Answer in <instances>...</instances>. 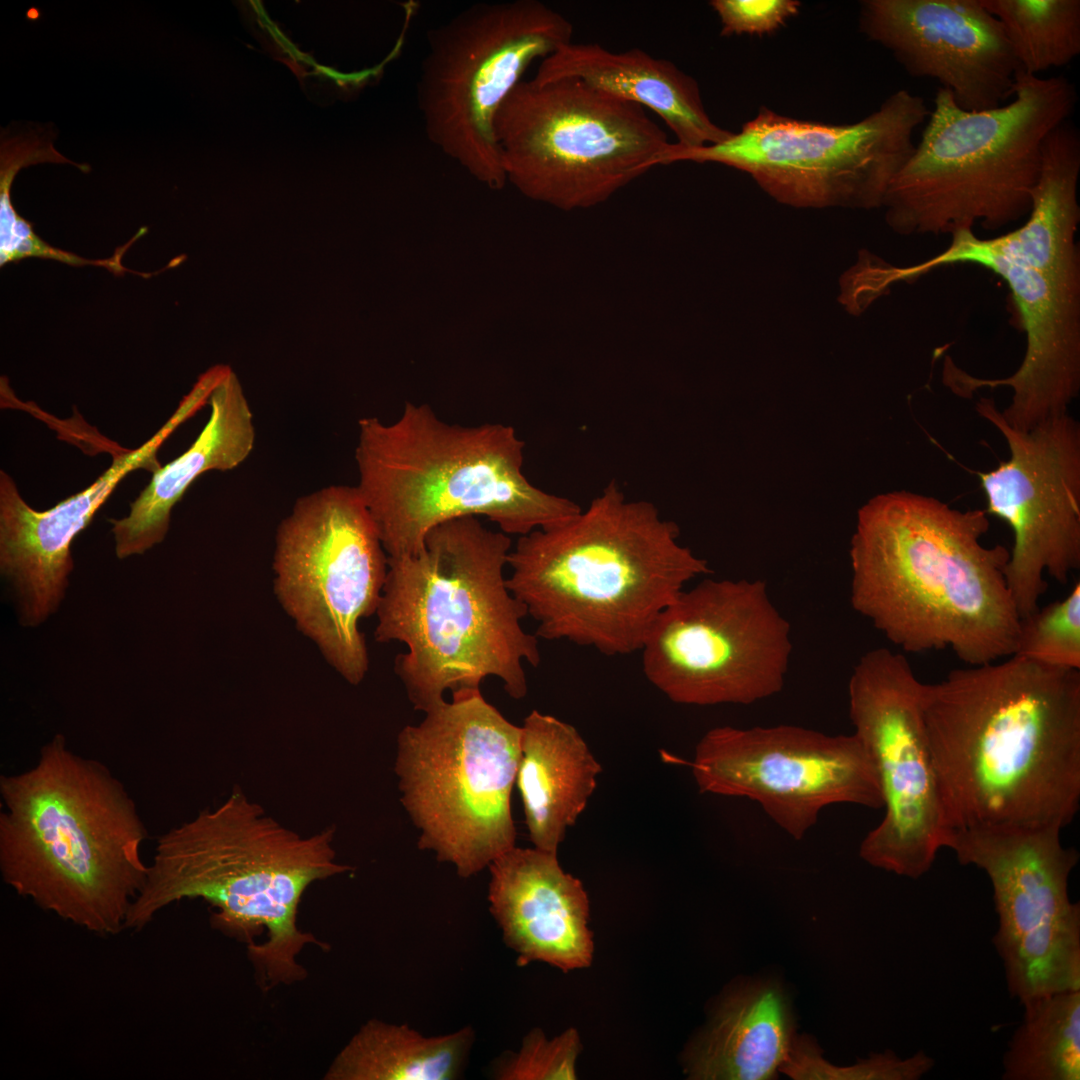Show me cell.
<instances>
[{"mask_svg": "<svg viewBox=\"0 0 1080 1080\" xmlns=\"http://www.w3.org/2000/svg\"><path fill=\"white\" fill-rule=\"evenodd\" d=\"M334 836V827L301 836L235 788L159 836L125 930H142L175 902L202 899L214 908V928L247 943L261 989L302 981L299 954L328 945L298 928L301 898L312 883L352 870L337 862Z\"/></svg>", "mask_w": 1080, "mask_h": 1080, "instance_id": "3", "label": "cell"}, {"mask_svg": "<svg viewBox=\"0 0 1080 1080\" xmlns=\"http://www.w3.org/2000/svg\"><path fill=\"white\" fill-rule=\"evenodd\" d=\"M784 987L771 978H744L724 990L705 1027L685 1054V1072L696 1080H770L795 1039Z\"/></svg>", "mask_w": 1080, "mask_h": 1080, "instance_id": "25", "label": "cell"}, {"mask_svg": "<svg viewBox=\"0 0 1080 1080\" xmlns=\"http://www.w3.org/2000/svg\"><path fill=\"white\" fill-rule=\"evenodd\" d=\"M689 765L701 793L748 798L797 840L827 806L883 807L875 767L854 733L720 726L699 740Z\"/></svg>", "mask_w": 1080, "mask_h": 1080, "instance_id": "17", "label": "cell"}, {"mask_svg": "<svg viewBox=\"0 0 1080 1080\" xmlns=\"http://www.w3.org/2000/svg\"><path fill=\"white\" fill-rule=\"evenodd\" d=\"M572 32L566 17L537 0L477 3L432 29L416 87L429 141L501 189L496 115L528 67L571 42Z\"/></svg>", "mask_w": 1080, "mask_h": 1080, "instance_id": "12", "label": "cell"}, {"mask_svg": "<svg viewBox=\"0 0 1080 1080\" xmlns=\"http://www.w3.org/2000/svg\"><path fill=\"white\" fill-rule=\"evenodd\" d=\"M929 114L925 100L905 89L849 124L799 120L762 106L726 141L698 148L669 143L656 165L692 161L733 167L794 207L879 208L914 151L915 130Z\"/></svg>", "mask_w": 1080, "mask_h": 1080, "instance_id": "11", "label": "cell"}, {"mask_svg": "<svg viewBox=\"0 0 1080 1080\" xmlns=\"http://www.w3.org/2000/svg\"><path fill=\"white\" fill-rule=\"evenodd\" d=\"M511 549L509 535L467 516L431 529L416 554L389 557L374 636L406 646L394 669L415 710L487 677L513 699L526 696L524 665L537 667L541 655L504 574Z\"/></svg>", "mask_w": 1080, "mask_h": 1080, "instance_id": "4", "label": "cell"}, {"mask_svg": "<svg viewBox=\"0 0 1080 1080\" xmlns=\"http://www.w3.org/2000/svg\"><path fill=\"white\" fill-rule=\"evenodd\" d=\"M494 133L506 182L566 211L606 201L670 143L643 107L574 78L522 80Z\"/></svg>", "mask_w": 1080, "mask_h": 1080, "instance_id": "10", "label": "cell"}, {"mask_svg": "<svg viewBox=\"0 0 1080 1080\" xmlns=\"http://www.w3.org/2000/svg\"><path fill=\"white\" fill-rule=\"evenodd\" d=\"M958 253L962 263L981 265L1007 283L1021 317L1026 348L1010 376L979 378L952 366L946 386L963 398L984 387L1010 388L1011 402L1001 414L1020 431L1068 412L1080 391V280L1029 267L1000 251L991 238L976 234L961 241Z\"/></svg>", "mask_w": 1080, "mask_h": 1080, "instance_id": "19", "label": "cell"}, {"mask_svg": "<svg viewBox=\"0 0 1080 1080\" xmlns=\"http://www.w3.org/2000/svg\"><path fill=\"white\" fill-rule=\"evenodd\" d=\"M679 534L653 503L628 500L613 480L572 518L518 537L508 587L538 638L628 655L688 582L711 573Z\"/></svg>", "mask_w": 1080, "mask_h": 1080, "instance_id": "5", "label": "cell"}, {"mask_svg": "<svg viewBox=\"0 0 1080 1080\" xmlns=\"http://www.w3.org/2000/svg\"><path fill=\"white\" fill-rule=\"evenodd\" d=\"M521 726L480 689L452 693L397 736L394 771L418 848L469 878L513 848Z\"/></svg>", "mask_w": 1080, "mask_h": 1080, "instance_id": "9", "label": "cell"}, {"mask_svg": "<svg viewBox=\"0 0 1080 1080\" xmlns=\"http://www.w3.org/2000/svg\"><path fill=\"white\" fill-rule=\"evenodd\" d=\"M1013 655L1042 665L1080 670V583L1061 600L1020 618Z\"/></svg>", "mask_w": 1080, "mask_h": 1080, "instance_id": "32", "label": "cell"}, {"mask_svg": "<svg viewBox=\"0 0 1080 1080\" xmlns=\"http://www.w3.org/2000/svg\"><path fill=\"white\" fill-rule=\"evenodd\" d=\"M601 771L574 726L538 710L525 717L516 784L535 848L557 853L567 829L585 810Z\"/></svg>", "mask_w": 1080, "mask_h": 1080, "instance_id": "26", "label": "cell"}, {"mask_svg": "<svg viewBox=\"0 0 1080 1080\" xmlns=\"http://www.w3.org/2000/svg\"><path fill=\"white\" fill-rule=\"evenodd\" d=\"M562 78L652 110L683 148L718 144L734 134L711 120L693 77L641 49L614 52L597 43L568 42L540 62L533 79Z\"/></svg>", "mask_w": 1080, "mask_h": 1080, "instance_id": "23", "label": "cell"}, {"mask_svg": "<svg viewBox=\"0 0 1080 1080\" xmlns=\"http://www.w3.org/2000/svg\"><path fill=\"white\" fill-rule=\"evenodd\" d=\"M1079 175L1080 135L1067 120L1044 140L1041 173L1032 192L1027 221L992 238L995 246L1029 267L1080 280V253L1076 243L1080 222Z\"/></svg>", "mask_w": 1080, "mask_h": 1080, "instance_id": "27", "label": "cell"}, {"mask_svg": "<svg viewBox=\"0 0 1080 1080\" xmlns=\"http://www.w3.org/2000/svg\"><path fill=\"white\" fill-rule=\"evenodd\" d=\"M860 31L915 78L951 91L967 111L1013 97L1020 69L1000 22L981 0H864Z\"/></svg>", "mask_w": 1080, "mask_h": 1080, "instance_id": "20", "label": "cell"}, {"mask_svg": "<svg viewBox=\"0 0 1080 1080\" xmlns=\"http://www.w3.org/2000/svg\"><path fill=\"white\" fill-rule=\"evenodd\" d=\"M923 722L945 837L1063 829L1080 805V671L1012 655L924 683ZM945 839V838H944Z\"/></svg>", "mask_w": 1080, "mask_h": 1080, "instance_id": "1", "label": "cell"}, {"mask_svg": "<svg viewBox=\"0 0 1080 1080\" xmlns=\"http://www.w3.org/2000/svg\"><path fill=\"white\" fill-rule=\"evenodd\" d=\"M710 6L717 13L723 36L770 34L793 16L801 7L797 0H713Z\"/></svg>", "mask_w": 1080, "mask_h": 1080, "instance_id": "35", "label": "cell"}, {"mask_svg": "<svg viewBox=\"0 0 1080 1080\" xmlns=\"http://www.w3.org/2000/svg\"><path fill=\"white\" fill-rule=\"evenodd\" d=\"M1057 826H997L947 833L962 865L986 873L998 916L992 938L1007 990L1021 1005L1080 990V904L1069 896L1079 854Z\"/></svg>", "mask_w": 1080, "mask_h": 1080, "instance_id": "15", "label": "cell"}, {"mask_svg": "<svg viewBox=\"0 0 1080 1080\" xmlns=\"http://www.w3.org/2000/svg\"><path fill=\"white\" fill-rule=\"evenodd\" d=\"M1077 102L1064 76L1019 69L1013 97L993 109L967 111L939 87L921 138L892 179L882 207L902 235L998 230L1029 214L1047 135Z\"/></svg>", "mask_w": 1080, "mask_h": 1080, "instance_id": "8", "label": "cell"}, {"mask_svg": "<svg viewBox=\"0 0 1080 1080\" xmlns=\"http://www.w3.org/2000/svg\"><path fill=\"white\" fill-rule=\"evenodd\" d=\"M388 559L356 486L331 485L298 498L277 528V600L352 685L369 669L359 624L377 612Z\"/></svg>", "mask_w": 1080, "mask_h": 1080, "instance_id": "13", "label": "cell"}, {"mask_svg": "<svg viewBox=\"0 0 1080 1080\" xmlns=\"http://www.w3.org/2000/svg\"><path fill=\"white\" fill-rule=\"evenodd\" d=\"M489 869V909L519 966L540 961L568 972L591 964L589 899L557 853L514 846Z\"/></svg>", "mask_w": 1080, "mask_h": 1080, "instance_id": "22", "label": "cell"}, {"mask_svg": "<svg viewBox=\"0 0 1080 1080\" xmlns=\"http://www.w3.org/2000/svg\"><path fill=\"white\" fill-rule=\"evenodd\" d=\"M471 1027L425 1036L407 1024L370 1019L335 1056L325 1080H453L465 1069Z\"/></svg>", "mask_w": 1080, "mask_h": 1080, "instance_id": "28", "label": "cell"}, {"mask_svg": "<svg viewBox=\"0 0 1080 1080\" xmlns=\"http://www.w3.org/2000/svg\"><path fill=\"white\" fill-rule=\"evenodd\" d=\"M923 685L906 657L883 647L859 658L848 683L854 734L873 762L884 808L859 855L875 868L911 879L931 869L945 838L922 716Z\"/></svg>", "mask_w": 1080, "mask_h": 1080, "instance_id": "16", "label": "cell"}, {"mask_svg": "<svg viewBox=\"0 0 1080 1080\" xmlns=\"http://www.w3.org/2000/svg\"><path fill=\"white\" fill-rule=\"evenodd\" d=\"M580 1050L576 1029L548 1039L536 1028L525 1036L519 1051L504 1053L493 1061L491 1076L498 1080H573L577 1078Z\"/></svg>", "mask_w": 1080, "mask_h": 1080, "instance_id": "34", "label": "cell"}, {"mask_svg": "<svg viewBox=\"0 0 1080 1080\" xmlns=\"http://www.w3.org/2000/svg\"><path fill=\"white\" fill-rule=\"evenodd\" d=\"M0 873L16 894L88 932L125 930L148 872V836L125 785L55 735L36 763L0 776Z\"/></svg>", "mask_w": 1080, "mask_h": 1080, "instance_id": "6", "label": "cell"}, {"mask_svg": "<svg viewBox=\"0 0 1080 1080\" xmlns=\"http://www.w3.org/2000/svg\"><path fill=\"white\" fill-rule=\"evenodd\" d=\"M935 1060L918 1051L900 1058L893 1051L872 1053L849 1066H837L822 1056L818 1044L807 1035H796L780 1072L795 1080H919Z\"/></svg>", "mask_w": 1080, "mask_h": 1080, "instance_id": "33", "label": "cell"}, {"mask_svg": "<svg viewBox=\"0 0 1080 1080\" xmlns=\"http://www.w3.org/2000/svg\"><path fill=\"white\" fill-rule=\"evenodd\" d=\"M1000 22L1024 72L1038 75L1080 54L1079 0H981Z\"/></svg>", "mask_w": 1080, "mask_h": 1080, "instance_id": "30", "label": "cell"}, {"mask_svg": "<svg viewBox=\"0 0 1080 1080\" xmlns=\"http://www.w3.org/2000/svg\"><path fill=\"white\" fill-rule=\"evenodd\" d=\"M975 408L1008 444L1009 458L977 475L985 512L1013 533L1005 578L1023 618L1039 608L1045 574L1065 584L1080 568V425L1066 412L1020 431L992 398H981Z\"/></svg>", "mask_w": 1080, "mask_h": 1080, "instance_id": "18", "label": "cell"}, {"mask_svg": "<svg viewBox=\"0 0 1080 1080\" xmlns=\"http://www.w3.org/2000/svg\"><path fill=\"white\" fill-rule=\"evenodd\" d=\"M985 510L893 491L858 511L850 545L853 609L906 652L950 649L969 666L1012 656L1020 616L1009 551L986 546Z\"/></svg>", "mask_w": 1080, "mask_h": 1080, "instance_id": "2", "label": "cell"}, {"mask_svg": "<svg viewBox=\"0 0 1080 1080\" xmlns=\"http://www.w3.org/2000/svg\"><path fill=\"white\" fill-rule=\"evenodd\" d=\"M51 144L35 133L20 134L1 140L0 149V263L1 266L26 257L53 259L70 265H101L115 273L123 272L120 256L108 260H87L50 246L33 231L31 224L15 210L10 191L21 168L51 162Z\"/></svg>", "mask_w": 1080, "mask_h": 1080, "instance_id": "31", "label": "cell"}, {"mask_svg": "<svg viewBox=\"0 0 1080 1080\" xmlns=\"http://www.w3.org/2000/svg\"><path fill=\"white\" fill-rule=\"evenodd\" d=\"M1002 1058L1003 1080L1080 1079V990L1024 1005Z\"/></svg>", "mask_w": 1080, "mask_h": 1080, "instance_id": "29", "label": "cell"}, {"mask_svg": "<svg viewBox=\"0 0 1080 1080\" xmlns=\"http://www.w3.org/2000/svg\"><path fill=\"white\" fill-rule=\"evenodd\" d=\"M640 651L645 677L674 703L749 705L782 690L791 628L764 581L706 578L666 607Z\"/></svg>", "mask_w": 1080, "mask_h": 1080, "instance_id": "14", "label": "cell"}, {"mask_svg": "<svg viewBox=\"0 0 1080 1080\" xmlns=\"http://www.w3.org/2000/svg\"><path fill=\"white\" fill-rule=\"evenodd\" d=\"M525 443L503 423H448L427 404L406 402L400 417L358 421L356 485L389 557L416 554L434 527L486 517L523 536L582 509L533 485L523 473Z\"/></svg>", "mask_w": 1080, "mask_h": 1080, "instance_id": "7", "label": "cell"}, {"mask_svg": "<svg viewBox=\"0 0 1080 1080\" xmlns=\"http://www.w3.org/2000/svg\"><path fill=\"white\" fill-rule=\"evenodd\" d=\"M208 421L188 449L153 472L150 482L121 519H110L119 559L143 554L161 543L173 507L188 487L207 471H229L251 454L255 444L253 413L237 375L231 370L212 390Z\"/></svg>", "mask_w": 1080, "mask_h": 1080, "instance_id": "24", "label": "cell"}, {"mask_svg": "<svg viewBox=\"0 0 1080 1080\" xmlns=\"http://www.w3.org/2000/svg\"><path fill=\"white\" fill-rule=\"evenodd\" d=\"M197 411L191 400L183 398L150 439L115 455L110 467L86 489L44 511L33 509L12 477L0 471V569L17 592L22 624L38 625L58 608L73 569L74 538L127 474L139 468L154 472L161 466L160 447Z\"/></svg>", "mask_w": 1080, "mask_h": 1080, "instance_id": "21", "label": "cell"}]
</instances>
